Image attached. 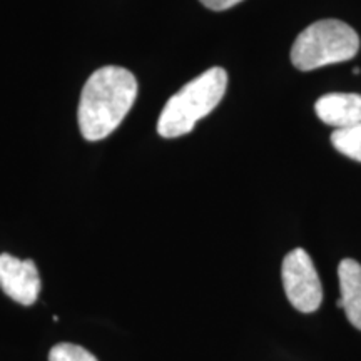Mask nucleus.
<instances>
[{"mask_svg": "<svg viewBox=\"0 0 361 361\" xmlns=\"http://www.w3.org/2000/svg\"><path fill=\"white\" fill-rule=\"evenodd\" d=\"M137 97V80L128 69L106 66L85 82L79 102V128L89 142L101 141L119 128Z\"/></svg>", "mask_w": 361, "mask_h": 361, "instance_id": "1", "label": "nucleus"}, {"mask_svg": "<svg viewBox=\"0 0 361 361\" xmlns=\"http://www.w3.org/2000/svg\"><path fill=\"white\" fill-rule=\"evenodd\" d=\"M226 87L228 74L224 69L213 67L202 72L166 102L157 121V133L166 139L191 133L197 121L214 111L224 96Z\"/></svg>", "mask_w": 361, "mask_h": 361, "instance_id": "2", "label": "nucleus"}, {"mask_svg": "<svg viewBox=\"0 0 361 361\" xmlns=\"http://www.w3.org/2000/svg\"><path fill=\"white\" fill-rule=\"evenodd\" d=\"M360 51V37L353 27L336 19L318 20L298 35L291 49L296 69L314 71L328 64L353 59Z\"/></svg>", "mask_w": 361, "mask_h": 361, "instance_id": "3", "label": "nucleus"}, {"mask_svg": "<svg viewBox=\"0 0 361 361\" xmlns=\"http://www.w3.org/2000/svg\"><path fill=\"white\" fill-rule=\"evenodd\" d=\"M283 286L290 303L301 313H313L322 306L323 288L310 255L301 247L288 252L281 268Z\"/></svg>", "mask_w": 361, "mask_h": 361, "instance_id": "4", "label": "nucleus"}, {"mask_svg": "<svg viewBox=\"0 0 361 361\" xmlns=\"http://www.w3.org/2000/svg\"><path fill=\"white\" fill-rule=\"evenodd\" d=\"M0 288L17 303L34 305L40 293L37 266L30 259H19L4 252L0 255Z\"/></svg>", "mask_w": 361, "mask_h": 361, "instance_id": "5", "label": "nucleus"}, {"mask_svg": "<svg viewBox=\"0 0 361 361\" xmlns=\"http://www.w3.org/2000/svg\"><path fill=\"white\" fill-rule=\"evenodd\" d=\"M314 111L324 124L336 129L361 124V96L360 94H326L314 104Z\"/></svg>", "mask_w": 361, "mask_h": 361, "instance_id": "6", "label": "nucleus"}, {"mask_svg": "<svg viewBox=\"0 0 361 361\" xmlns=\"http://www.w3.org/2000/svg\"><path fill=\"white\" fill-rule=\"evenodd\" d=\"M338 278L341 290L338 308L345 310L350 323L361 329V264L355 259H343L338 266Z\"/></svg>", "mask_w": 361, "mask_h": 361, "instance_id": "7", "label": "nucleus"}, {"mask_svg": "<svg viewBox=\"0 0 361 361\" xmlns=\"http://www.w3.org/2000/svg\"><path fill=\"white\" fill-rule=\"evenodd\" d=\"M331 142L343 156L361 162V124L350 126L345 129H336L331 134Z\"/></svg>", "mask_w": 361, "mask_h": 361, "instance_id": "8", "label": "nucleus"}, {"mask_svg": "<svg viewBox=\"0 0 361 361\" xmlns=\"http://www.w3.org/2000/svg\"><path fill=\"white\" fill-rule=\"evenodd\" d=\"M49 361H97V358L82 346L59 343L49 353Z\"/></svg>", "mask_w": 361, "mask_h": 361, "instance_id": "9", "label": "nucleus"}, {"mask_svg": "<svg viewBox=\"0 0 361 361\" xmlns=\"http://www.w3.org/2000/svg\"><path fill=\"white\" fill-rule=\"evenodd\" d=\"M243 0H201V4L211 11H228L234 6H238Z\"/></svg>", "mask_w": 361, "mask_h": 361, "instance_id": "10", "label": "nucleus"}]
</instances>
